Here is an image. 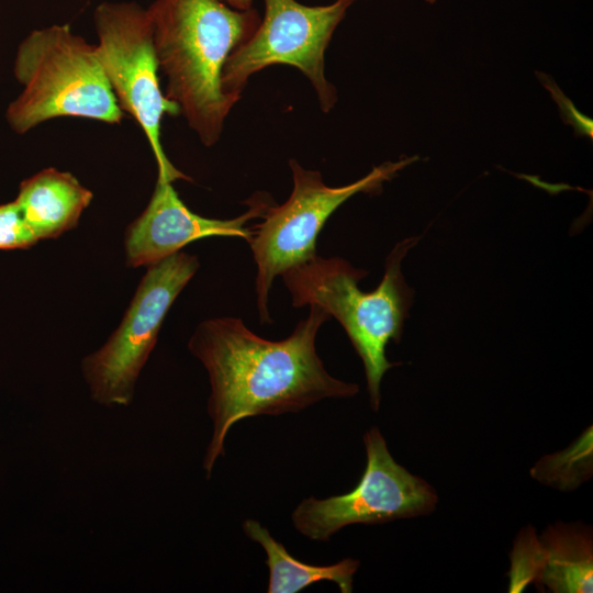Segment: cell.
<instances>
[{
    "label": "cell",
    "mask_w": 593,
    "mask_h": 593,
    "mask_svg": "<svg viewBox=\"0 0 593 593\" xmlns=\"http://www.w3.org/2000/svg\"><path fill=\"white\" fill-rule=\"evenodd\" d=\"M243 530L266 552V564L269 569L268 593H298L321 581L336 583L342 593L353 591V579L360 566L359 560L345 558L328 566L309 564L291 556L259 522L250 518L244 521Z\"/></svg>",
    "instance_id": "obj_13"
},
{
    "label": "cell",
    "mask_w": 593,
    "mask_h": 593,
    "mask_svg": "<svg viewBox=\"0 0 593 593\" xmlns=\"http://www.w3.org/2000/svg\"><path fill=\"white\" fill-rule=\"evenodd\" d=\"M199 266L197 256L182 250L147 266L118 328L100 349L82 359L81 371L94 402L104 406L131 403L163 322Z\"/></svg>",
    "instance_id": "obj_8"
},
{
    "label": "cell",
    "mask_w": 593,
    "mask_h": 593,
    "mask_svg": "<svg viewBox=\"0 0 593 593\" xmlns=\"http://www.w3.org/2000/svg\"><path fill=\"white\" fill-rule=\"evenodd\" d=\"M542 568L535 583L555 593L593 590L592 530L582 524L558 523L539 537Z\"/></svg>",
    "instance_id": "obj_12"
},
{
    "label": "cell",
    "mask_w": 593,
    "mask_h": 593,
    "mask_svg": "<svg viewBox=\"0 0 593 593\" xmlns=\"http://www.w3.org/2000/svg\"><path fill=\"white\" fill-rule=\"evenodd\" d=\"M13 74L21 93L5 113L10 127L24 134L63 116L118 124L123 119L96 44L68 24L34 30L20 43Z\"/></svg>",
    "instance_id": "obj_4"
},
{
    "label": "cell",
    "mask_w": 593,
    "mask_h": 593,
    "mask_svg": "<svg viewBox=\"0 0 593 593\" xmlns=\"http://www.w3.org/2000/svg\"><path fill=\"white\" fill-rule=\"evenodd\" d=\"M97 52L105 77L123 112L145 134L157 166V178L190 180L167 158L160 142L163 118L179 108L161 91L153 29L147 9L136 2H102L93 12Z\"/></svg>",
    "instance_id": "obj_6"
},
{
    "label": "cell",
    "mask_w": 593,
    "mask_h": 593,
    "mask_svg": "<svg viewBox=\"0 0 593 593\" xmlns=\"http://www.w3.org/2000/svg\"><path fill=\"white\" fill-rule=\"evenodd\" d=\"M511 561L510 592H522L526 585L537 581L542 568V547L530 526L516 538Z\"/></svg>",
    "instance_id": "obj_15"
},
{
    "label": "cell",
    "mask_w": 593,
    "mask_h": 593,
    "mask_svg": "<svg viewBox=\"0 0 593 593\" xmlns=\"http://www.w3.org/2000/svg\"><path fill=\"white\" fill-rule=\"evenodd\" d=\"M232 8L247 10L253 8V0H222Z\"/></svg>",
    "instance_id": "obj_17"
},
{
    "label": "cell",
    "mask_w": 593,
    "mask_h": 593,
    "mask_svg": "<svg viewBox=\"0 0 593 593\" xmlns=\"http://www.w3.org/2000/svg\"><path fill=\"white\" fill-rule=\"evenodd\" d=\"M309 306L307 317L281 340L262 338L232 316L203 321L194 329L188 348L205 368L211 385L208 414L213 433L203 460L208 478L224 455L230 428L240 419L298 413L324 399L359 392L358 384L325 369L315 343L331 316L317 304Z\"/></svg>",
    "instance_id": "obj_1"
},
{
    "label": "cell",
    "mask_w": 593,
    "mask_h": 593,
    "mask_svg": "<svg viewBox=\"0 0 593 593\" xmlns=\"http://www.w3.org/2000/svg\"><path fill=\"white\" fill-rule=\"evenodd\" d=\"M592 426L568 448L544 456L532 468V477L560 491H572L588 481L593 470Z\"/></svg>",
    "instance_id": "obj_14"
},
{
    "label": "cell",
    "mask_w": 593,
    "mask_h": 593,
    "mask_svg": "<svg viewBox=\"0 0 593 593\" xmlns=\"http://www.w3.org/2000/svg\"><path fill=\"white\" fill-rule=\"evenodd\" d=\"M363 443L367 465L358 484L346 494L300 502L291 516L300 534L323 541L348 525L413 518L435 510L434 488L393 459L378 427L365 433Z\"/></svg>",
    "instance_id": "obj_9"
},
{
    "label": "cell",
    "mask_w": 593,
    "mask_h": 593,
    "mask_svg": "<svg viewBox=\"0 0 593 593\" xmlns=\"http://www.w3.org/2000/svg\"><path fill=\"white\" fill-rule=\"evenodd\" d=\"M419 238L406 237L394 245L385 259L382 280L371 292H363L358 286L368 271L340 257L316 255L281 275L294 307L317 304L343 326L362 360L374 412L380 407L384 373L400 365L388 360L385 349L390 342H400L413 304L414 291L405 281L401 265Z\"/></svg>",
    "instance_id": "obj_3"
},
{
    "label": "cell",
    "mask_w": 593,
    "mask_h": 593,
    "mask_svg": "<svg viewBox=\"0 0 593 593\" xmlns=\"http://www.w3.org/2000/svg\"><path fill=\"white\" fill-rule=\"evenodd\" d=\"M425 1L432 4V3H435L436 0H425Z\"/></svg>",
    "instance_id": "obj_18"
},
{
    "label": "cell",
    "mask_w": 593,
    "mask_h": 593,
    "mask_svg": "<svg viewBox=\"0 0 593 593\" xmlns=\"http://www.w3.org/2000/svg\"><path fill=\"white\" fill-rule=\"evenodd\" d=\"M93 193L70 172L46 168L20 183L14 200L37 240L56 238L74 228Z\"/></svg>",
    "instance_id": "obj_11"
},
{
    "label": "cell",
    "mask_w": 593,
    "mask_h": 593,
    "mask_svg": "<svg viewBox=\"0 0 593 593\" xmlns=\"http://www.w3.org/2000/svg\"><path fill=\"white\" fill-rule=\"evenodd\" d=\"M417 159L414 156L385 161L343 187H329L320 171L305 169L295 159L289 160L292 192L282 204L272 202L267 208L248 242L257 266L255 288L260 324L272 323L268 302L273 280L317 255V237L331 215L357 193L380 192L383 182Z\"/></svg>",
    "instance_id": "obj_5"
},
{
    "label": "cell",
    "mask_w": 593,
    "mask_h": 593,
    "mask_svg": "<svg viewBox=\"0 0 593 593\" xmlns=\"http://www.w3.org/2000/svg\"><path fill=\"white\" fill-rule=\"evenodd\" d=\"M172 183L157 178L145 210L127 226L124 246L130 267H147L205 237H239L249 242L253 227L247 223L261 217L273 202L268 193L257 192L245 202L248 209L240 215L209 219L193 213Z\"/></svg>",
    "instance_id": "obj_10"
},
{
    "label": "cell",
    "mask_w": 593,
    "mask_h": 593,
    "mask_svg": "<svg viewBox=\"0 0 593 593\" xmlns=\"http://www.w3.org/2000/svg\"><path fill=\"white\" fill-rule=\"evenodd\" d=\"M37 242L15 202L0 204V249L29 248Z\"/></svg>",
    "instance_id": "obj_16"
},
{
    "label": "cell",
    "mask_w": 593,
    "mask_h": 593,
    "mask_svg": "<svg viewBox=\"0 0 593 593\" xmlns=\"http://www.w3.org/2000/svg\"><path fill=\"white\" fill-rule=\"evenodd\" d=\"M147 12L158 69L166 78L165 96L211 147L238 101L222 90L224 65L261 16L254 7L238 10L222 0H154Z\"/></svg>",
    "instance_id": "obj_2"
},
{
    "label": "cell",
    "mask_w": 593,
    "mask_h": 593,
    "mask_svg": "<svg viewBox=\"0 0 593 593\" xmlns=\"http://www.w3.org/2000/svg\"><path fill=\"white\" fill-rule=\"evenodd\" d=\"M262 1L265 12L258 27L224 65L222 90L239 100L253 75L272 65H289L309 79L321 110L329 112L337 92L325 75V52L354 0L314 7L296 0Z\"/></svg>",
    "instance_id": "obj_7"
}]
</instances>
